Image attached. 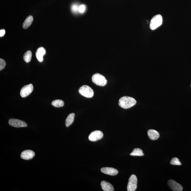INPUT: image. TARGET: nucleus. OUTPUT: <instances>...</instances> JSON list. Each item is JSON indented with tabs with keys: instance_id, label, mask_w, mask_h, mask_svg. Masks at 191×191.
Returning a JSON list of instances; mask_svg holds the SVG:
<instances>
[{
	"instance_id": "nucleus-17",
	"label": "nucleus",
	"mask_w": 191,
	"mask_h": 191,
	"mask_svg": "<svg viewBox=\"0 0 191 191\" xmlns=\"http://www.w3.org/2000/svg\"><path fill=\"white\" fill-rule=\"evenodd\" d=\"M130 155L133 156H143L144 154L142 149L140 148H136L134 149Z\"/></svg>"
},
{
	"instance_id": "nucleus-2",
	"label": "nucleus",
	"mask_w": 191,
	"mask_h": 191,
	"mask_svg": "<svg viewBox=\"0 0 191 191\" xmlns=\"http://www.w3.org/2000/svg\"><path fill=\"white\" fill-rule=\"evenodd\" d=\"M92 80L94 83L100 87H104L107 83L105 77L99 73H96L92 76Z\"/></svg>"
},
{
	"instance_id": "nucleus-4",
	"label": "nucleus",
	"mask_w": 191,
	"mask_h": 191,
	"mask_svg": "<svg viewBox=\"0 0 191 191\" xmlns=\"http://www.w3.org/2000/svg\"><path fill=\"white\" fill-rule=\"evenodd\" d=\"M80 94L85 98H90L93 96L94 92L92 89L89 86L84 85L79 89Z\"/></svg>"
},
{
	"instance_id": "nucleus-15",
	"label": "nucleus",
	"mask_w": 191,
	"mask_h": 191,
	"mask_svg": "<svg viewBox=\"0 0 191 191\" xmlns=\"http://www.w3.org/2000/svg\"><path fill=\"white\" fill-rule=\"evenodd\" d=\"M33 17L32 16L30 15L26 18L23 24V27L24 29H27L29 28L31 25L32 24L33 21Z\"/></svg>"
},
{
	"instance_id": "nucleus-19",
	"label": "nucleus",
	"mask_w": 191,
	"mask_h": 191,
	"mask_svg": "<svg viewBox=\"0 0 191 191\" xmlns=\"http://www.w3.org/2000/svg\"><path fill=\"white\" fill-rule=\"evenodd\" d=\"M32 53L30 50L28 51L25 53L23 55V59L27 63L30 61L31 58H32Z\"/></svg>"
},
{
	"instance_id": "nucleus-22",
	"label": "nucleus",
	"mask_w": 191,
	"mask_h": 191,
	"mask_svg": "<svg viewBox=\"0 0 191 191\" xmlns=\"http://www.w3.org/2000/svg\"><path fill=\"white\" fill-rule=\"evenodd\" d=\"M85 6L84 5H82L80 6L78 9V11L80 13H83L85 11Z\"/></svg>"
},
{
	"instance_id": "nucleus-10",
	"label": "nucleus",
	"mask_w": 191,
	"mask_h": 191,
	"mask_svg": "<svg viewBox=\"0 0 191 191\" xmlns=\"http://www.w3.org/2000/svg\"><path fill=\"white\" fill-rule=\"evenodd\" d=\"M35 156V153L30 150H25L21 153V157L22 159L26 160L32 159Z\"/></svg>"
},
{
	"instance_id": "nucleus-13",
	"label": "nucleus",
	"mask_w": 191,
	"mask_h": 191,
	"mask_svg": "<svg viewBox=\"0 0 191 191\" xmlns=\"http://www.w3.org/2000/svg\"><path fill=\"white\" fill-rule=\"evenodd\" d=\"M102 188L104 191H113L114 188L113 186L110 183L107 181H103L101 183Z\"/></svg>"
},
{
	"instance_id": "nucleus-14",
	"label": "nucleus",
	"mask_w": 191,
	"mask_h": 191,
	"mask_svg": "<svg viewBox=\"0 0 191 191\" xmlns=\"http://www.w3.org/2000/svg\"><path fill=\"white\" fill-rule=\"evenodd\" d=\"M149 137L152 140H156L159 138L160 135L157 131L154 130H149L148 131Z\"/></svg>"
},
{
	"instance_id": "nucleus-7",
	"label": "nucleus",
	"mask_w": 191,
	"mask_h": 191,
	"mask_svg": "<svg viewBox=\"0 0 191 191\" xmlns=\"http://www.w3.org/2000/svg\"><path fill=\"white\" fill-rule=\"evenodd\" d=\"M9 123L10 126L16 128L26 127L27 126V123L25 122L15 119H10L9 121Z\"/></svg>"
},
{
	"instance_id": "nucleus-3",
	"label": "nucleus",
	"mask_w": 191,
	"mask_h": 191,
	"mask_svg": "<svg viewBox=\"0 0 191 191\" xmlns=\"http://www.w3.org/2000/svg\"><path fill=\"white\" fill-rule=\"evenodd\" d=\"M162 15H155L151 19L150 24V28L151 30L157 29L158 28L162 25Z\"/></svg>"
},
{
	"instance_id": "nucleus-11",
	"label": "nucleus",
	"mask_w": 191,
	"mask_h": 191,
	"mask_svg": "<svg viewBox=\"0 0 191 191\" xmlns=\"http://www.w3.org/2000/svg\"><path fill=\"white\" fill-rule=\"evenodd\" d=\"M101 171L103 173L111 176H115L118 173V171L117 169L109 167H103L101 169Z\"/></svg>"
},
{
	"instance_id": "nucleus-21",
	"label": "nucleus",
	"mask_w": 191,
	"mask_h": 191,
	"mask_svg": "<svg viewBox=\"0 0 191 191\" xmlns=\"http://www.w3.org/2000/svg\"><path fill=\"white\" fill-rule=\"evenodd\" d=\"M6 65V63L4 59H0V70L3 69Z\"/></svg>"
},
{
	"instance_id": "nucleus-18",
	"label": "nucleus",
	"mask_w": 191,
	"mask_h": 191,
	"mask_svg": "<svg viewBox=\"0 0 191 191\" xmlns=\"http://www.w3.org/2000/svg\"><path fill=\"white\" fill-rule=\"evenodd\" d=\"M51 104L54 107L59 108L63 106L64 105V102L62 100H57L53 101Z\"/></svg>"
},
{
	"instance_id": "nucleus-9",
	"label": "nucleus",
	"mask_w": 191,
	"mask_h": 191,
	"mask_svg": "<svg viewBox=\"0 0 191 191\" xmlns=\"http://www.w3.org/2000/svg\"><path fill=\"white\" fill-rule=\"evenodd\" d=\"M168 186L172 190L174 191H181L183 187L181 184L178 183L173 180H170L168 181Z\"/></svg>"
},
{
	"instance_id": "nucleus-8",
	"label": "nucleus",
	"mask_w": 191,
	"mask_h": 191,
	"mask_svg": "<svg viewBox=\"0 0 191 191\" xmlns=\"http://www.w3.org/2000/svg\"><path fill=\"white\" fill-rule=\"evenodd\" d=\"M103 136V133L102 131L98 130L95 131L91 133L89 136V139L91 141H96L102 138Z\"/></svg>"
},
{
	"instance_id": "nucleus-6",
	"label": "nucleus",
	"mask_w": 191,
	"mask_h": 191,
	"mask_svg": "<svg viewBox=\"0 0 191 191\" xmlns=\"http://www.w3.org/2000/svg\"><path fill=\"white\" fill-rule=\"evenodd\" d=\"M33 90V86L32 84L25 85L21 89L20 92V95L23 98H26L30 94Z\"/></svg>"
},
{
	"instance_id": "nucleus-12",
	"label": "nucleus",
	"mask_w": 191,
	"mask_h": 191,
	"mask_svg": "<svg viewBox=\"0 0 191 191\" xmlns=\"http://www.w3.org/2000/svg\"><path fill=\"white\" fill-rule=\"evenodd\" d=\"M45 54H46V50L44 48L42 47L39 48L37 50L35 54L38 60L40 62L43 61V56Z\"/></svg>"
},
{
	"instance_id": "nucleus-16",
	"label": "nucleus",
	"mask_w": 191,
	"mask_h": 191,
	"mask_svg": "<svg viewBox=\"0 0 191 191\" xmlns=\"http://www.w3.org/2000/svg\"><path fill=\"white\" fill-rule=\"evenodd\" d=\"M75 114L74 113L70 114L67 117L65 120V126L67 127L70 126L73 123L74 120Z\"/></svg>"
},
{
	"instance_id": "nucleus-20",
	"label": "nucleus",
	"mask_w": 191,
	"mask_h": 191,
	"mask_svg": "<svg viewBox=\"0 0 191 191\" xmlns=\"http://www.w3.org/2000/svg\"><path fill=\"white\" fill-rule=\"evenodd\" d=\"M170 164L172 165H181V162H180L179 159L177 158H174L171 161Z\"/></svg>"
},
{
	"instance_id": "nucleus-24",
	"label": "nucleus",
	"mask_w": 191,
	"mask_h": 191,
	"mask_svg": "<svg viewBox=\"0 0 191 191\" xmlns=\"http://www.w3.org/2000/svg\"><path fill=\"white\" fill-rule=\"evenodd\" d=\"M5 31L4 29H1L0 30V37H3L5 34Z\"/></svg>"
},
{
	"instance_id": "nucleus-1",
	"label": "nucleus",
	"mask_w": 191,
	"mask_h": 191,
	"mask_svg": "<svg viewBox=\"0 0 191 191\" xmlns=\"http://www.w3.org/2000/svg\"><path fill=\"white\" fill-rule=\"evenodd\" d=\"M136 101L134 98L129 96H123L119 101V105L123 109H128L136 104Z\"/></svg>"
},
{
	"instance_id": "nucleus-25",
	"label": "nucleus",
	"mask_w": 191,
	"mask_h": 191,
	"mask_svg": "<svg viewBox=\"0 0 191 191\" xmlns=\"http://www.w3.org/2000/svg\"></svg>"
},
{
	"instance_id": "nucleus-23",
	"label": "nucleus",
	"mask_w": 191,
	"mask_h": 191,
	"mask_svg": "<svg viewBox=\"0 0 191 191\" xmlns=\"http://www.w3.org/2000/svg\"><path fill=\"white\" fill-rule=\"evenodd\" d=\"M79 7H78L77 5L74 4L72 6V10L73 12H76L78 11V9H79Z\"/></svg>"
},
{
	"instance_id": "nucleus-5",
	"label": "nucleus",
	"mask_w": 191,
	"mask_h": 191,
	"mask_svg": "<svg viewBox=\"0 0 191 191\" xmlns=\"http://www.w3.org/2000/svg\"><path fill=\"white\" fill-rule=\"evenodd\" d=\"M137 179L135 175H132L130 177L127 186L128 191H134L137 188Z\"/></svg>"
}]
</instances>
